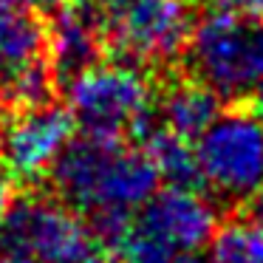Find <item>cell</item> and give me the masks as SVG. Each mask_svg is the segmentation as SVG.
Segmentation results:
<instances>
[{"mask_svg":"<svg viewBox=\"0 0 263 263\" xmlns=\"http://www.w3.org/2000/svg\"><path fill=\"white\" fill-rule=\"evenodd\" d=\"M6 108H3V99H0V139H3V130H6Z\"/></svg>","mask_w":263,"mask_h":263,"instance_id":"d6986e66","label":"cell"},{"mask_svg":"<svg viewBox=\"0 0 263 263\" xmlns=\"http://www.w3.org/2000/svg\"><path fill=\"white\" fill-rule=\"evenodd\" d=\"M3 238L37 263H110V249L93 223L60 198L20 201Z\"/></svg>","mask_w":263,"mask_h":263,"instance_id":"52a82bcc","label":"cell"},{"mask_svg":"<svg viewBox=\"0 0 263 263\" xmlns=\"http://www.w3.org/2000/svg\"><path fill=\"white\" fill-rule=\"evenodd\" d=\"M144 150L153 159L159 178H164L167 187H190L198 190L201 173L195 159V144L187 139H178L161 127H150L144 133Z\"/></svg>","mask_w":263,"mask_h":263,"instance_id":"7c38bea8","label":"cell"},{"mask_svg":"<svg viewBox=\"0 0 263 263\" xmlns=\"http://www.w3.org/2000/svg\"><path fill=\"white\" fill-rule=\"evenodd\" d=\"M218 12H229L238 17L260 20L263 23V0H212Z\"/></svg>","mask_w":263,"mask_h":263,"instance_id":"5bb4252c","label":"cell"},{"mask_svg":"<svg viewBox=\"0 0 263 263\" xmlns=\"http://www.w3.org/2000/svg\"><path fill=\"white\" fill-rule=\"evenodd\" d=\"M153 82L142 65L127 60H99L68 82V114L85 136H144L153 127Z\"/></svg>","mask_w":263,"mask_h":263,"instance_id":"3957f363","label":"cell"},{"mask_svg":"<svg viewBox=\"0 0 263 263\" xmlns=\"http://www.w3.org/2000/svg\"><path fill=\"white\" fill-rule=\"evenodd\" d=\"M0 263H37V260L29 252H23L20 246L9 243V240L3 238V243H0Z\"/></svg>","mask_w":263,"mask_h":263,"instance_id":"2e32d148","label":"cell"},{"mask_svg":"<svg viewBox=\"0 0 263 263\" xmlns=\"http://www.w3.org/2000/svg\"><path fill=\"white\" fill-rule=\"evenodd\" d=\"M63 204L93 223L108 249L119 240L130 215L159 193V170L144 147L125 139H74L51 173Z\"/></svg>","mask_w":263,"mask_h":263,"instance_id":"6da1fadb","label":"cell"},{"mask_svg":"<svg viewBox=\"0 0 263 263\" xmlns=\"http://www.w3.org/2000/svg\"><path fill=\"white\" fill-rule=\"evenodd\" d=\"M74 142V119L51 102L26 105L6 122L0 139V161L12 181L34 184L51 176L65 150Z\"/></svg>","mask_w":263,"mask_h":263,"instance_id":"ba28073f","label":"cell"},{"mask_svg":"<svg viewBox=\"0 0 263 263\" xmlns=\"http://www.w3.org/2000/svg\"><path fill=\"white\" fill-rule=\"evenodd\" d=\"M48 29L34 9L0 6V93L26 105L46 102L51 85Z\"/></svg>","mask_w":263,"mask_h":263,"instance_id":"9c48e42d","label":"cell"},{"mask_svg":"<svg viewBox=\"0 0 263 263\" xmlns=\"http://www.w3.org/2000/svg\"><path fill=\"white\" fill-rule=\"evenodd\" d=\"M212 263H263V227L255 221H229L218 227L210 243Z\"/></svg>","mask_w":263,"mask_h":263,"instance_id":"4fadbf2b","label":"cell"},{"mask_svg":"<svg viewBox=\"0 0 263 263\" xmlns=\"http://www.w3.org/2000/svg\"><path fill=\"white\" fill-rule=\"evenodd\" d=\"M246 206H249V221H255L257 227H263V190H260V193H257Z\"/></svg>","mask_w":263,"mask_h":263,"instance_id":"e0dca14e","label":"cell"},{"mask_svg":"<svg viewBox=\"0 0 263 263\" xmlns=\"http://www.w3.org/2000/svg\"><path fill=\"white\" fill-rule=\"evenodd\" d=\"M105 43L133 65H167L190 48L193 0H102Z\"/></svg>","mask_w":263,"mask_h":263,"instance_id":"5b68a950","label":"cell"},{"mask_svg":"<svg viewBox=\"0 0 263 263\" xmlns=\"http://www.w3.org/2000/svg\"><path fill=\"white\" fill-rule=\"evenodd\" d=\"M105 43L99 6L85 0H65L54 9L48 26V54L51 65L63 74H80L88 65L99 63V48Z\"/></svg>","mask_w":263,"mask_h":263,"instance_id":"30bf717a","label":"cell"},{"mask_svg":"<svg viewBox=\"0 0 263 263\" xmlns=\"http://www.w3.org/2000/svg\"><path fill=\"white\" fill-rule=\"evenodd\" d=\"M218 232V206L201 190L164 187L130 215L110 255L119 263H178Z\"/></svg>","mask_w":263,"mask_h":263,"instance_id":"7a4b0ae2","label":"cell"},{"mask_svg":"<svg viewBox=\"0 0 263 263\" xmlns=\"http://www.w3.org/2000/svg\"><path fill=\"white\" fill-rule=\"evenodd\" d=\"M187 60L193 80L215 97L255 93L263 85V23L215 9L195 23Z\"/></svg>","mask_w":263,"mask_h":263,"instance_id":"277c9868","label":"cell"},{"mask_svg":"<svg viewBox=\"0 0 263 263\" xmlns=\"http://www.w3.org/2000/svg\"><path fill=\"white\" fill-rule=\"evenodd\" d=\"M178 263H212L210 257H201V255H190V257H184V260H178Z\"/></svg>","mask_w":263,"mask_h":263,"instance_id":"ffe728a7","label":"cell"},{"mask_svg":"<svg viewBox=\"0 0 263 263\" xmlns=\"http://www.w3.org/2000/svg\"><path fill=\"white\" fill-rule=\"evenodd\" d=\"M14 212V193H12V178L9 173L0 167V243H3V235H6L9 218Z\"/></svg>","mask_w":263,"mask_h":263,"instance_id":"9a60e30c","label":"cell"},{"mask_svg":"<svg viewBox=\"0 0 263 263\" xmlns=\"http://www.w3.org/2000/svg\"><path fill=\"white\" fill-rule=\"evenodd\" d=\"M255 110H257V116L263 119V85L255 91Z\"/></svg>","mask_w":263,"mask_h":263,"instance_id":"ac0fdd59","label":"cell"},{"mask_svg":"<svg viewBox=\"0 0 263 263\" xmlns=\"http://www.w3.org/2000/svg\"><path fill=\"white\" fill-rule=\"evenodd\" d=\"M218 97L198 80L173 82L159 99V127L193 144L218 119Z\"/></svg>","mask_w":263,"mask_h":263,"instance_id":"8fae6325","label":"cell"},{"mask_svg":"<svg viewBox=\"0 0 263 263\" xmlns=\"http://www.w3.org/2000/svg\"><path fill=\"white\" fill-rule=\"evenodd\" d=\"M201 184L227 204H249L263 190V119L257 110L218 114L195 142Z\"/></svg>","mask_w":263,"mask_h":263,"instance_id":"8992f818","label":"cell"}]
</instances>
